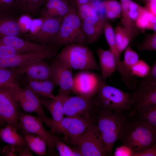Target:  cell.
Returning a JSON list of instances; mask_svg holds the SVG:
<instances>
[{"mask_svg":"<svg viewBox=\"0 0 156 156\" xmlns=\"http://www.w3.org/2000/svg\"><path fill=\"white\" fill-rule=\"evenodd\" d=\"M119 140L122 144L130 147L134 154L156 146V133L134 116H131L124 125Z\"/></svg>","mask_w":156,"mask_h":156,"instance_id":"1","label":"cell"},{"mask_svg":"<svg viewBox=\"0 0 156 156\" xmlns=\"http://www.w3.org/2000/svg\"><path fill=\"white\" fill-rule=\"evenodd\" d=\"M54 58L71 69L100 71L93 52L88 47L79 44L64 46Z\"/></svg>","mask_w":156,"mask_h":156,"instance_id":"2","label":"cell"},{"mask_svg":"<svg viewBox=\"0 0 156 156\" xmlns=\"http://www.w3.org/2000/svg\"><path fill=\"white\" fill-rule=\"evenodd\" d=\"M130 96L129 93L107 84L101 77L94 99L97 108L108 109L121 114L131 110Z\"/></svg>","mask_w":156,"mask_h":156,"instance_id":"3","label":"cell"},{"mask_svg":"<svg viewBox=\"0 0 156 156\" xmlns=\"http://www.w3.org/2000/svg\"><path fill=\"white\" fill-rule=\"evenodd\" d=\"M76 43L88 47L89 44L82 28V21L75 4H70L69 10L64 16L56 41L59 47Z\"/></svg>","mask_w":156,"mask_h":156,"instance_id":"4","label":"cell"},{"mask_svg":"<svg viewBox=\"0 0 156 156\" xmlns=\"http://www.w3.org/2000/svg\"><path fill=\"white\" fill-rule=\"evenodd\" d=\"M91 123H94L93 116H67L57 122L51 119L48 126L52 133L62 134L67 141L75 145L79 137Z\"/></svg>","mask_w":156,"mask_h":156,"instance_id":"5","label":"cell"},{"mask_svg":"<svg viewBox=\"0 0 156 156\" xmlns=\"http://www.w3.org/2000/svg\"><path fill=\"white\" fill-rule=\"evenodd\" d=\"M9 91L13 97L18 102L22 110L26 112L37 114L47 126L51 119L45 114L42 107L40 99L32 91L19 85L8 86Z\"/></svg>","mask_w":156,"mask_h":156,"instance_id":"6","label":"cell"},{"mask_svg":"<svg viewBox=\"0 0 156 156\" xmlns=\"http://www.w3.org/2000/svg\"><path fill=\"white\" fill-rule=\"evenodd\" d=\"M95 95L89 93L60 97L64 114L67 116H93L97 109L94 101Z\"/></svg>","mask_w":156,"mask_h":156,"instance_id":"7","label":"cell"},{"mask_svg":"<svg viewBox=\"0 0 156 156\" xmlns=\"http://www.w3.org/2000/svg\"><path fill=\"white\" fill-rule=\"evenodd\" d=\"M63 18L43 19L42 23L36 31L24 35L23 37L25 39L42 44L58 46L56 41Z\"/></svg>","mask_w":156,"mask_h":156,"instance_id":"8","label":"cell"},{"mask_svg":"<svg viewBox=\"0 0 156 156\" xmlns=\"http://www.w3.org/2000/svg\"><path fill=\"white\" fill-rule=\"evenodd\" d=\"M75 145L82 156L108 155L103 146L100 133L93 123L90 124L79 137Z\"/></svg>","mask_w":156,"mask_h":156,"instance_id":"9","label":"cell"},{"mask_svg":"<svg viewBox=\"0 0 156 156\" xmlns=\"http://www.w3.org/2000/svg\"><path fill=\"white\" fill-rule=\"evenodd\" d=\"M129 111L121 114L109 109L97 108L93 116L94 124L100 134L121 130L130 117Z\"/></svg>","mask_w":156,"mask_h":156,"instance_id":"10","label":"cell"},{"mask_svg":"<svg viewBox=\"0 0 156 156\" xmlns=\"http://www.w3.org/2000/svg\"><path fill=\"white\" fill-rule=\"evenodd\" d=\"M43 122L39 117L33 116L19 111L18 126L20 130L21 129L22 132L33 134L44 139L47 143L48 153L53 155L57 136L47 131L44 127Z\"/></svg>","mask_w":156,"mask_h":156,"instance_id":"11","label":"cell"},{"mask_svg":"<svg viewBox=\"0 0 156 156\" xmlns=\"http://www.w3.org/2000/svg\"><path fill=\"white\" fill-rule=\"evenodd\" d=\"M129 115L133 116L137 112L156 105V83L147 85H138L131 94Z\"/></svg>","mask_w":156,"mask_h":156,"instance_id":"12","label":"cell"},{"mask_svg":"<svg viewBox=\"0 0 156 156\" xmlns=\"http://www.w3.org/2000/svg\"><path fill=\"white\" fill-rule=\"evenodd\" d=\"M52 79L60 87L57 97L69 96L73 91L74 81L72 69L53 58L50 64Z\"/></svg>","mask_w":156,"mask_h":156,"instance_id":"13","label":"cell"},{"mask_svg":"<svg viewBox=\"0 0 156 156\" xmlns=\"http://www.w3.org/2000/svg\"><path fill=\"white\" fill-rule=\"evenodd\" d=\"M8 86L0 87V116L8 125L17 131L20 105L10 94Z\"/></svg>","mask_w":156,"mask_h":156,"instance_id":"14","label":"cell"},{"mask_svg":"<svg viewBox=\"0 0 156 156\" xmlns=\"http://www.w3.org/2000/svg\"><path fill=\"white\" fill-rule=\"evenodd\" d=\"M57 49L44 52H30L0 57V68L20 67L42 59L53 58L58 53Z\"/></svg>","mask_w":156,"mask_h":156,"instance_id":"15","label":"cell"},{"mask_svg":"<svg viewBox=\"0 0 156 156\" xmlns=\"http://www.w3.org/2000/svg\"><path fill=\"white\" fill-rule=\"evenodd\" d=\"M101 78V76L92 72H80L73 77V92L78 95L89 93L95 94Z\"/></svg>","mask_w":156,"mask_h":156,"instance_id":"16","label":"cell"},{"mask_svg":"<svg viewBox=\"0 0 156 156\" xmlns=\"http://www.w3.org/2000/svg\"><path fill=\"white\" fill-rule=\"evenodd\" d=\"M5 44L13 47L21 53L30 52H44L58 49L59 47L49 46L29 41L15 36L0 38Z\"/></svg>","mask_w":156,"mask_h":156,"instance_id":"17","label":"cell"},{"mask_svg":"<svg viewBox=\"0 0 156 156\" xmlns=\"http://www.w3.org/2000/svg\"><path fill=\"white\" fill-rule=\"evenodd\" d=\"M106 18L102 14L86 18L82 21V28L89 44L97 41L103 33Z\"/></svg>","mask_w":156,"mask_h":156,"instance_id":"18","label":"cell"},{"mask_svg":"<svg viewBox=\"0 0 156 156\" xmlns=\"http://www.w3.org/2000/svg\"><path fill=\"white\" fill-rule=\"evenodd\" d=\"M42 59L21 66L27 78L35 80L53 79L50 64Z\"/></svg>","mask_w":156,"mask_h":156,"instance_id":"19","label":"cell"},{"mask_svg":"<svg viewBox=\"0 0 156 156\" xmlns=\"http://www.w3.org/2000/svg\"><path fill=\"white\" fill-rule=\"evenodd\" d=\"M99 60L98 64L102 78L104 81L116 71L117 65L115 57L109 50L97 48L96 50Z\"/></svg>","mask_w":156,"mask_h":156,"instance_id":"20","label":"cell"},{"mask_svg":"<svg viewBox=\"0 0 156 156\" xmlns=\"http://www.w3.org/2000/svg\"><path fill=\"white\" fill-rule=\"evenodd\" d=\"M26 78L25 87L38 96L51 99L56 97L53 94V91L57 84L53 79L40 80Z\"/></svg>","mask_w":156,"mask_h":156,"instance_id":"21","label":"cell"},{"mask_svg":"<svg viewBox=\"0 0 156 156\" xmlns=\"http://www.w3.org/2000/svg\"><path fill=\"white\" fill-rule=\"evenodd\" d=\"M70 5L66 0H46L40 12L41 18L63 17L68 11Z\"/></svg>","mask_w":156,"mask_h":156,"instance_id":"22","label":"cell"},{"mask_svg":"<svg viewBox=\"0 0 156 156\" xmlns=\"http://www.w3.org/2000/svg\"><path fill=\"white\" fill-rule=\"evenodd\" d=\"M10 12H0V38L9 36L19 37L22 29L18 20Z\"/></svg>","mask_w":156,"mask_h":156,"instance_id":"23","label":"cell"},{"mask_svg":"<svg viewBox=\"0 0 156 156\" xmlns=\"http://www.w3.org/2000/svg\"><path fill=\"white\" fill-rule=\"evenodd\" d=\"M17 131L14 127L7 125L0 129V139L17 148H24L26 146V145L23 137L19 134Z\"/></svg>","mask_w":156,"mask_h":156,"instance_id":"24","label":"cell"},{"mask_svg":"<svg viewBox=\"0 0 156 156\" xmlns=\"http://www.w3.org/2000/svg\"><path fill=\"white\" fill-rule=\"evenodd\" d=\"M24 74L21 66L0 68V87L19 85V80Z\"/></svg>","mask_w":156,"mask_h":156,"instance_id":"25","label":"cell"},{"mask_svg":"<svg viewBox=\"0 0 156 156\" xmlns=\"http://www.w3.org/2000/svg\"><path fill=\"white\" fill-rule=\"evenodd\" d=\"M45 98L40 99L42 105L50 113L52 117V119L55 122L61 120L64 117V114L61 98L57 96L53 99Z\"/></svg>","mask_w":156,"mask_h":156,"instance_id":"26","label":"cell"},{"mask_svg":"<svg viewBox=\"0 0 156 156\" xmlns=\"http://www.w3.org/2000/svg\"><path fill=\"white\" fill-rule=\"evenodd\" d=\"M22 133L26 146L29 150L40 155L46 154L47 144L44 139L33 134L24 132Z\"/></svg>","mask_w":156,"mask_h":156,"instance_id":"27","label":"cell"},{"mask_svg":"<svg viewBox=\"0 0 156 156\" xmlns=\"http://www.w3.org/2000/svg\"><path fill=\"white\" fill-rule=\"evenodd\" d=\"M133 116L156 133V105L137 112Z\"/></svg>","mask_w":156,"mask_h":156,"instance_id":"28","label":"cell"},{"mask_svg":"<svg viewBox=\"0 0 156 156\" xmlns=\"http://www.w3.org/2000/svg\"><path fill=\"white\" fill-rule=\"evenodd\" d=\"M138 29H150L156 31V16L142 7L141 12L135 21Z\"/></svg>","mask_w":156,"mask_h":156,"instance_id":"29","label":"cell"},{"mask_svg":"<svg viewBox=\"0 0 156 156\" xmlns=\"http://www.w3.org/2000/svg\"><path fill=\"white\" fill-rule=\"evenodd\" d=\"M46 0H15V8L29 15L36 14Z\"/></svg>","mask_w":156,"mask_h":156,"instance_id":"30","label":"cell"},{"mask_svg":"<svg viewBox=\"0 0 156 156\" xmlns=\"http://www.w3.org/2000/svg\"><path fill=\"white\" fill-rule=\"evenodd\" d=\"M106 18L113 20L120 18L121 15L120 3L116 0H106L103 2Z\"/></svg>","mask_w":156,"mask_h":156,"instance_id":"31","label":"cell"},{"mask_svg":"<svg viewBox=\"0 0 156 156\" xmlns=\"http://www.w3.org/2000/svg\"><path fill=\"white\" fill-rule=\"evenodd\" d=\"M114 31L116 45L121 53L129 45L132 39L127 31L122 26L116 27Z\"/></svg>","mask_w":156,"mask_h":156,"instance_id":"32","label":"cell"},{"mask_svg":"<svg viewBox=\"0 0 156 156\" xmlns=\"http://www.w3.org/2000/svg\"><path fill=\"white\" fill-rule=\"evenodd\" d=\"M125 50L122 64L125 70L130 76V70L139 60V57L137 52L132 49L130 45H129Z\"/></svg>","mask_w":156,"mask_h":156,"instance_id":"33","label":"cell"},{"mask_svg":"<svg viewBox=\"0 0 156 156\" xmlns=\"http://www.w3.org/2000/svg\"><path fill=\"white\" fill-rule=\"evenodd\" d=\"M55 148L60 156H82L77 148L75 149L70 147L57 137L55 142Z\"/></svg>","mask_w":156,"mask_h":156,"instance_id":"34","label":"cell"},{"mask_svg":"<svg viewBox=\"0 0 156 156\" xmlns=\"http://www.w3.org/2000/svg\"><path fill=\"white\" fill-rule=\"evenodd\" d=\"M150 66L145 61L139 60L131 68L129 75L132 76L142 78L148 73Z\"/></svg>","mask_w":156,"mask_h":156,"instance_id":"35","label":"cell"},{"mask_svg":"<svg viewBox=\"0 0 156 156\" xmlns=\"http://www.w3.org/2000/svg\"><path fill=\"white\" fill-rule=\"evenodd\" d=\"M79 15L82 21L88 17L97 15L99 11L91 2L76 7Z\"/></svg>","mask_w":156,"mask_h":156,"instance_id":"36","label":"cell"},{"mask_svg":"<svg viewBox=\"0 0 156 156\" xmlns=\"http://www.w3.org/2000/svg\"><path fill=\"white\" fill-rule=\"evenodd\" d=\"M137 48L140 51H156V31L146 35L143 41L137 46Z\"/></svg>","mask_w":156,"mask_h":156,"instance_id":"37","label":"cell"},{"mask_svg":"<svg viewBox=\"0 0 156 156\" xmlns=\"http://www.w3.org/2000/svg\"><path fill=\"white\" fill-rule=\"evenodd\" d=\"M156 83V61L150 66L148 74L138 82V85H147Z\"/></svg>","mask_w":156,"mask_h":156,"instance_id":"38","label":"cell"},{"mask_svg":"<svg viewBox=\"0 0 156 156\" xmlns=\"http://www.w3.org/2000/svg\"><path fill=\"white\" fill-rule=\"evenodd\" d=\"M21 53L15 48L5 44L0 38V57H6Z\"/></svg>","mask_w":156,"mask_h":156,"instance_id":"39","label":"cell"},{"mask_svg":"<svg viewBox=\"0 0 156 156\" xmlns=\"http://www.w3.org/2000/svg\"><path fill=\"white\" fill-rule=\"evenodd\" d=\"M142 8V7L132 1L130 3L129 9V16L131 20L134 23L135 21L140 14Z\"/></svg>","mask_w":156,"mask_h":156,"instance_id":"40","label":"cell"},{"mask_svg":"<svg viewBox=\"0 0 156 156\" xmlns=\"http://www.w3.org/2000/svg\"><path fill=\"white\" fill-rule=\"evenodd\" d=\"M134 152L129 147L122 145L116 148L114 155V156H133Z\"/></svg>","mask_w":156,"mask_h":156,"instance_id":"41","label":"cell"},{"mask_svg":"<svg viewBox=\"0 0 156 156\" xmlns=\"http://www.w3.org/2000/svg\"><path fill=\"white\" fill-rule=\"evenodd\" d=\"M14 8L15 0H0V12H10Z\"/></svg>","mask_w":156,"mask_h":156,"instance_id":"42","label":"cell"},{"mask_svg":"<svg viewBox=\"0 0 156 156\" xmlns=\"http://www.w3.org/2000/svg\"><path fill=\"white\" fill-rule=\"evenodd\" d=\"M156 146L147 148L138 153H134L133 156H156Z\"/></svg>","mask_w":156,"mask_h":156,"instance_id":"43","label":"cell"},{"mask_svg":"<svg viewBox=\"0 0 156 156\" xmlns=\"http://www.w3.org/2000/svg\"><path fill=\"white\" fill-rule=\"evenodd\" d=\"M2 154L6 156H17L16 147L10 145L5 146L1 150Z\"/></svg>","mask_w":156,"mask_h":156,"instance_id":"44","label":"cell"},{"mask_svg":"<svg viewBox=\"0 0 156 156\" xmlns=\"http://www.w3.org/2000/svg\"><path fill=\"white\" fill-rule=\"evenodd\" d=\"M146 8L156 16V0L145 3Z\"/></svg>","mask_w":156,"mask_h":156,"instance_id":"45","label":"cell"},{"mask_svg":"<svg viewBox=\"0 0 156 156\" xmlns=\"http://www.w3.org/2000/svg\"><path fill=\"white\" fill-rule=\"evenodd\" d=\"M16 148L18 155L20 156H33L27 148L20 149Z\"/></svg>","mask_w":156,"mask_h":156,"instance_id":"46","label":"cell"},{"mask_svg":"<svg viewBox=\"0 0 156 156\" xmlns=\"http://www.w3.org/2000/svg\"><path fill=\"white\" fill-rule=\"evenodd\" d=\"M5 123H6L7 124V123L0 116V127L2 125H3Z\"/></svg>","mask_w":156,"mask_h":156,"instance_id":"47","label":"cell"},{"mask_svg":"<svg viewBox=\"0 0 156 156\" xmlns=\"http://www.w3.org/2000/svg\"><path fill=\"white\" fill-rule=\"evenodd\" d=\"M145 3L150 1H153L155 0H142Z\"/></svg>","mask_w":156,"mask_h":156,"instance_id":"48","label":"cell"},{"mask_svg":"<svg viewBox=\"0 0 156 156\" xmlns=\"http://www.w3.org/2000/svg\"><path fill=\"white\" fill-rule=\"evenodd\" d=\"M1 147H0V153H1Z\"/></svg>","mask_w":156,"mask_h":156,"instance_id":"49","label":"cell"}]
</instances>
